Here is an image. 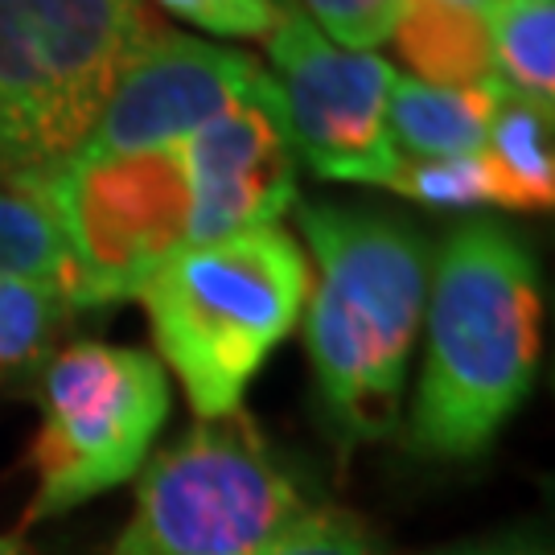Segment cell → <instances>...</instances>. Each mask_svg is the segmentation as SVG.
<instances>
[{
    "instance_id": "cell-18",
    "label": "cell",
    "mask_w": 555,
    "mask_h": 555,
    "mask_svg": "<svg viewBox=\"0 0 555 555\" xmlns=\"http://www.w3.org/2000/svg\"><path fill=\"white\" fill-rule=\"evenodd\" d=\"M408 0H305V17L341 50H375L391 41Z\"/></svg>"
},
{
    "instance_id": "cell-2",
    "label": "cell",
    "mask_w": 555,
    "mask_h": 555,
    "mask_svg": "<svg viewBox=\"0 0 555 555\" xmlns=\"http://www.w3.org/2000/svg\"><path fill=\"white\" fill-rule=\"evenodd\" d=\"M297 227L313 251L305 346L325 420L341 449L383 440L424 325L428 247L403 222L337 202H300Z\"/></svg>"
},
{
    "instance_id": "cell-16",
    "label": "cell",
    "mask_w": 555,
    "mask_h": 555,
    "mask_svg": "<svg viewBox=\"0 0 555 555\" xmlns=\"http://www.w3.org/2000/svg\"><path fill=\"white\" fill-rule=\"evenodd\" d=\"M54 280L70 293V251L50 206L29 190H0V280Z\"/></svg>"
},
{
    "instance_id": "cell-13",
    "label": "cell",
    "mask_w": 555,
    "mask_h": 555,
    "mask_svg": "<svg viewBox=\"0 0 555 555\" xmlns=\"http://www.w3.org/2000/svg\"><path fill=\"white\" fill-rule=\"evenodd\" d=\"M481 157H486L498 181V206H506V210H552V112L502 91Z\"/></svg>"
},
{
    "instance_id": "cell-4",
    "label": "cell",
    "mask_w": 555,
    "mask_h": 555,
    "mask_svg": "<svg viewBox=\"0 0 555 555\" xmlns=\"http://www.w3.org/2000/svg\"><path fill=\"white\" fill-rule=\"evenodd\" d=\"M157 29L144 0H0V178L75 157Z\"/></svg>"
},
{
    "instance_id": "cell-1",
    "label": "cell",
    "mask_w": 555,
    "mask_h": 555,
    "mask_svg": "<svg viewBox=\"0 0 555 555\" xmlns=\"http://www.w3.org/2000/svg\"><path fill=\"white\" fill-rule=\"evenodd\" d=\"M428 350L408 440L433 461L486 453L531 396L543 354V293L527 238L490 219L440 243L424 305Z\"/></svg>"
},
{
    "instance_id": "cell-15",
    "label": "cell",
    "mask_w": 555,
    "mask_h": 555,
    "mask_svg": "<svg viewBox=\"0 0 555 555\" xmlns=\"http://www.w3.org/2000/svg\"><path fill=\"white\" fill-rule=\"evenodd\" d=\"M75 313L70 293L54 280H0V378L34 371Z\"/></svg>"
},
{
    "instance_id": "cell-14",
    "label": "cell",
    "mask_w": 555,
    "mask_h": 555,
    "mask_svg": "<svg viewBox=\"0 0 555 555\" xmlns=\"http://www.w3.org/2000/svg\"><path fill=\"white\" fill-rule=\"evenodd\" d=\"M490 66L506 95L555 107V0H486L481 4Z\"/></svg>"
},
{
    "instance_id": "cell-21",
    "label": "cell",
    "mask_w": 555,
    "mask_h": 555,
    "mask_svg": "<svg viewBox=\"0 0 555 555\" xmlns=\"http://www.w3.org/2000/svg\"><path fill=\"white\" fill-rule=\"evenodd\" d=\"M433 555H547L531 539H498V543H469V547H449Z\"/></svg>"
},
{
    "instance_id": "cell-5",
    "label": "cell",
    "mask_w": 555,
    "mask_h": 555,
    "mask_svg": "<svg viewBox=\"0 0 555 555\" xmlns=\"http://www.w3.org/2000/svg\"><path fill=\"white\" fill-rule=\"evenodd\" d=\"M313 506L251 420H198L144 465L132 518L103 555H259Z\"/></svg>"
},
{
    "instance_id": "cell-17",
    "label": "cell",
    "mask_w": 555,
    "mask_h": 555,
    "mask_svg": "<svg viewBox=\"0 0 555 555\" xmlns=\"http://www.w3.org/2000/svg\"><path fill=\"white\" fill-rule=\"evenodd\" d=\"M387 185L403 198L437 206V210H474L486 202L498 206V181L481 153L444 160H403Z\"/></svg>"
},
{
    "instance_id": "cell-10",
    "label": "cell",
    "mask_w": 555,
    "mask_h": 555,
    "mask_svg": "<svg viewBox=\"0 0 555 555\" xmlns=\"http://www.w3.org/2000/svg\"><path fill=\"white\" fill-rule=\"evenodd\" d=\"M263 75L251 54L157 29L119 75L112 100L75 157L181 144L222 116Z\"/></svg>"
},
{
    "instance_id": "cell-19",
    "label": "cell",
    "mask_w": 555,
    "mask_h": 555,
    "mask_svg": "<svg viewBox=\"0 0 555 555\" xmlns=\"http://www.w3.org/2000/svg\"><path fill=\"white\" fill-rule=\"evenodd\" d=\"M153 4L215 38H268L288 13L280 0H153Z\"/></svg>"
},
{
    "instance_id": "cell-23",
    "label": "cell",
    "mask_w": 555,
    "mask_h": 555,
    "mask_svg": "<svg viewBox=\"0 0 555 555\" xmlns=\"http://www.w3.org/2000/svg\"><path fill=\"white\" fill-rule=\"evenodd\" d=\"M440 4H465V9H481L486 0H440Z\"/></svg>"
},
{
    "instance_id": "cell-9",
    "label": "cell",
    "mask_w": 555,
    "mask_h": 555,
    "mask_svg": "<svg viewBox=\"0 0 555 555\" xmlns=\"http://www.w3.org/2000/svg\"><path fill=\"white\" fill-rule=\"evenodd\" d=\"M190 178V247L276 227L297 206L300 157L288 140L280 87L263 70L247 95L181 140Z\"/></svg>"
},
{
    "instance_id": "cell-11",
    "label": "cell",
    "mask_w": 555,
    "mask_h": 555,
    "mask_svg": "<svg viewBox=\"0 0 555 555\" xmlns=\"http://www.w3.org/2000/svg\"><path fill=\"white\" fill-rule=\"evenodd\" d=\"M502 100V82L486 79L477 87H433L420 79H396L387 103V128L399 157L444 160L469 157L486 149L490 119Z\"/></svg>"
},
{
    "instance_id": "cell-8",
    "label": "cell",
    "mask_w": 555,
    "mask_h": 555,
    "mask_svg": "<svg viewBox=\"0 0 555 555\" xmlns=\"http://www.w3.org/2000/svg\"><path fill=\"white\" fill-rule=\"evenodd\" d=\"M263 41L297 157L325 181L387 185L396 178L403 157L387 128L396 66L334 46L300 9H288Z\"/></svg>"
},
{
    "instance_id": "cell-22",
    "label": "cell",
    "mask_w": 555,
    "mask_h": 555,
    "mask_svg": "<svg viewBox=\"0 0 555 555\" xmlns=\"http://www.w3.org/2000/svg\"><path fill=\"white\" fill-rule=\"evenodd\" d=\"M0 555H34L17 535H0Z\"/></svg>"
},
{
    "instance_id": "cell-24",
    "label": "cell",
    "mask_w": 555,
    "mask_h": 555,
    "mask_svg": "<svg viewBox=\"0 0 555 555\" xmlns=\"http://www.w3.org/2000/svg\"><path fill=\"white\" fill-rule=\"evenodd\" d=\"M280 4H284V9H293V0H280Z\"/></svg>"
},
{
    "instance_id": "cell-7",
    "label": "cell",
    "mask_w": 555,
    "mask_h": 555,
    "mask_svg": "<svg viewBox=\"0 0 555 555\" xmlns=\"http://www.w3.org/2000/svg\"><path fill=\"white\" fill-rule=\"evenodd\" d=\"M38 194L70 251L75 309H107L140 297L173 256L190 247V178L181 144L70 157L13 185Z\"/></svg>"
},
{
    "instance_id": "cell-3",
    "label": "cell",
    "mask_w": 555,
    "mask_h": 555,
    "mask_svg": "<svg viewBox=\"0 0 555 555\" xmlns=\"http://www.w3.org/2000/svg\"><path fill=\"white\" fill-rule=\"evenodd\" d=\"M313 268L284 227L194 243L140 288L160 366L198 420L235 416L268 354L297 330Z\"/></svg>"
},
{
    "instance_id": "cell-12",
    "label": "cell",
    "mask_w": 555,
    "mask_h": 555,
    "mask_svg": "<svg viewBox=\"0 0 555 555\" xmlns=\"http://www.w3.org/2000/svg\"><path fill=\"white\" fill-rule=\"evenodd\" d=\"M391 41H396L399 59L416 70L420 82L477 87V82L494 79L481 9L440 4V0H408Z\"/></svg>"
},
{
    "instance_id": "cell-20",
    "label": "cell",
    "mask_w": 555,
    "mask_h": 555,
    "mask_svg": "<svg viewBox=\"0 0 555 555\" xmlns=\"http://www.w3.org/2000/svg\"><path fill=\"white\" fill-rule=\"evenodd\" d=\"M259 555H378L366 527L337 506H313L297 527Z\"/></svg>"
},
{
    "instance_id": "cell-6",
    "label": "cell",
    "mask_w": 555,
    "mask_h": 555,
    "mask_svg": "<svg viewBox=\"0 0 555 555\" xmlns=\"http://www.w3.org/2000/svg\"><path fill=\"white\" fill-rule=\"evenodd\" d=\"M169 371L157 354L75 341L41 375V424L29 465V522L59 518L140 474L169 420Z\"/></svg>"
}]
</instances>
